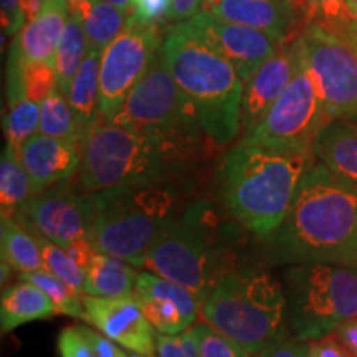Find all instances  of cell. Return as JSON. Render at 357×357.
Returning <instances> with one entry per match:
<instances>
[{
	"mask_svg": "<svg viewBox=\"0 0 357 357\" xmlns=\"http://www.w3.org/2000/svg\"><path fill=\"white\" fill-rule=\"evenodd\" d=\"M271 247L284 263H337L357 270V187L312 162L287 218L271 234Z\"/></svg>",
	"mask_w": 357,
	"mask_h": 357,
	"instance_id": "6da1fadb",
	"label": "cell"
},
{
	"mask_svg": "<svg viewBox=\"0 0 357 357\" xmlns=\"http://www.w3.org/2000/svg\"><path fill=\"white\" fill-rule=\"evenodd\" d=\"M205 131L132 129L101 119L82 141L79 185L100 192L171 182L192 166Z\"/></svg>",
	"mask_w": 357,
	"mask_h": 357,
	"instance_id": "7a4b0ae2",
	"label": "cell"
},
{
	"mask_svg": "<svg viewBox=\"0 0 357 357\" xmlns=\"http://www.w3.org/2000/svg\"><path fill=\"white\" fill-rule=\"evenodd\" d=\"M314 154L238 141L218 169L220 195L245 229L270 236L287 218L303 174Z\"/></svg>",
	"mask_w": 357,
	"mask_h": 357,
	"instance_id": "3957f363",
	"label": "cell"
},
{
	"mask_svg": "<svg viewBox=\"0 0 357 357\" xmlns=\"http://www.w3.org/2000/svg\"><path fill=\"white\" fill-rule=\"evenodd\" d=\"M164 61L197 109L200 124L215 146H225L240 132L243 82L225 56L187 22H177L164 35Z\"/></svg>",
	"mask_w": 357,
	"mask_h": 357,
	"instance_id": "277c9868",
	"label": "cell"
},
{
	"mask_svg": "<svg viewBox=\"0 0 357 357\" xmlns=\"http://www.w3.org/2000/svg\"><path fill=\"white\" fill-rule=\"evenodd\" d=\"M200 316L250 356H260L287 336L284 291L270 273L253 268H238L218 276L200 303Z\"/></svg>",
	"mask_w": 357,
	"mask_h": 357,
	"instance_id": "5b68a950",
	"label": "cell"
},
{
	"mask_svg": "<svg viewBox=\"0 0 357 357\" xmlns=\"http://www.w3.org/2000/svg\"><path fill=\"white\" fill-rule=\"evenodd\" d=\"M93 195L96 213L89 242L96 252L144 268L155 238L177 215L172 187L169 182L124 185Z\"/></svg>",
	"mask_w": 357,
	"mask_h": 357,
	"instance_id": "8992f818",
	"label": "cell"
},
{
	"mask_svg": "<svg viewBox=\"0 0 357 357\" xmlns=\"http://www.w3.org/2000/svg\"><path fill=\"white\" fill-rule=\"evenodd\" d=\"M287 314L300 341L329 336L357 318V270L337 263H294L284 273Z\"/></svg>",
	"mask_w": 357,
	"mask_h": 357,
	"instance_id": "52a82bcc",
	"label": "cell"
},
{
	"mask_svg": "<svg viewBox=\"0 0 357 357\" xmlns=\"http://www.w3.org/2000/svg\"><path fill=\"white\" fill-rule=\"evenodd\" d=\"M217 257L212 212L205 200H195L164 227L147 253L144 268L190 289L200 306L220 276Z\"/></svg>",
	"mask_w": 357,
	"mask_h": 357,
	"instance_id": "ba28073f",
	"label": "cell"
},
{
	"mask_svg": "<svg viewBox=\"0 0 357 357\" xmlns=\"http://www.w3.org/2000/svg\"><path fill=\"white\" fill-rule=\"evenodd\" d=\"M328 119L318 86L301 55L300 65L283 95L252 131L242 134L240 141L291 153L312 154L316 134Z\"/></svg>",
	"mask_w": 357,
	"mask_h": 357,
	"instance_id": "9c48e42d",
	"label": "cell"
},
{
	"mask_svg": "<svg viewBox=\"0 0 357 357\" xmlns=\"http://www.w3.org/2000/svg\"><path fill=\"white\" fill-rule=\"evenodd\" d=\"M105 121L132 129L204 131L194 102L178 86L160 52L121 108Z\"/></svg>",
	"mask_w": 357,
	"mask_h": 357,
	"instance_id": "30bf717a",
	"label": "cell"
},
{
	"mask_svg": "<svg viewBox=\"0 0 357 357\" xmlns=\"http://www.w3.org/2000/svg\"><path fill=\"white\" fill-rule=\"evenodd\" d=\"M164 37L159 24L129 15L123 32L102 50L100 66L101 119L121 108L132 88L144 78L158 58Z\"/></svg>",
	"mask_w": 357,
	"mask_h": 357,
	"instance_id": "8fae6325",
	"label": "cell"
},
{
	"mask_svg": "<svg viewBox=\"0 0 357 357\" xmlns=\"http://www.w3.org/2000/svg\"><path fill=\"white\" fill-rule=\"evenodd\" d=\"M300 47L326 116L351 118L357 108V53L339 35L318 24L303 26Z\"/></svg>",
	"mask_w": 357,
	"mask_h": 357,
	"instance_id": "7c38bea8",
	"label": "cell"
},
{
	"mask_svg": "<svg viewBox=\"0 0 357 357\" xmlns=\"http://www.w3.org/2000/svg\"><path fill=\"white\" fill-rule=\"evenodd\" d=\"M95 213L93 194L53 187L35 194L19 213V218L45 238L66 248L78 240L91 238Z\"/></svg>",
	"mask_w": 357,
	"mask_h": 357,
	"instance_id": "4fadbf2b",
	"label": "cell"
},
{
	"mask_svg": "<svg viewBox=\"0 0 357 357\" xmlns=\"http://www.w3.org/2000/svg\"><path fill=\"white\" fill-rule=\"evenodd\" d=\"M185 22L230 61L243 83L284 43L263 30L220 20L205 10Z\"/></svg>",
	"mask_w": 357,
	"mask_h": 357,
	"instance_id": "5bb4252c",
	"label": "cell"
},
{
	"mask_svg": "<svg viewBox=\"0 0 357 357\" xmlns=\"http://www.w3.org/2000/svg\"><path fill=\"white\" fill-rule=\"evenodd\" d=\"M83 303L88 311V323L119 346L144 357L158 352V333L134 296L96 298L84 294Z\"/></svg>",
	"mask_w": 357,
	"mask_h": 357,
	"instance_id": "9a60e30c",
	"label": "cell"
},
{
	"mask_svg": "<svg viewBox=\"0 0 357 357\" xmlns=\"http://www.w3.org/2000/svg\"><path fill=\"white\" fill-rule=\"evenodd\" d=\"M301 61L300 35L281 43L275 55L258 68L243 83L242 108H240V132L252 131L265 118L276 100L283 95Z\"/></svg>",
	"mask_w": 357,
	"mask_h": 357,
	"instance_id": "2e32d148",
	"label": "cell"
},
{
	"mask_svg": "<svg viewBox=\"0 0 357 357\" xmlns=\"http://www.w3.org/2000/svg\"><path fill=\"white\" fill-rule=\"evenodd\" d=\"M134 298L160 334L185 331L195 324L200 314L199 301L190 289L149 271L137 276Z\"/></svg>",
	"mask_w": 357,
	"mask_h": 357,
	"instance_id": "e0dca14e",
	"label": "cell"
},
{
	"mask_svg": "<svg viewBox=\"0 0 357 357\" xmlns=\"http://www.w3.org/2000/svg\"><path fill=\"white\" fill-rule=\"evenodd\" d=\"M204 10L231 24L253 26L281 42L301 33V19L291 0H205Z\"/></svg>",
	"mask_w": 357,
	"mask_h": 357,
	"instance_id": "ac0fdd59",
	"label": "cell"
},
{
	"mask_svg": "<svg viewBox=\"0 0 357 357\" xmlns=\"http://www.w3.org/2000/svg\"><path fill=\"white\" fill-rule=\"evenodd\" d=\"M20 162L29 172L33 195L70 181L82 166V142L33 134L22 146Z\"/></svg>",
	"mask_w": 357,
	"mask_h": 357,
	"instance_id": "d6986e66",
	"label": "cell"
},
{
	"mask_svg": "<svg viewBox=\"0 0 357 357\" xmlns=\"http://www.w3.org/2000/svg\"><path fill=\"white\" fill-rule=\"evenodd\" d=\"M68 19V0H43L37 15L13 37L8 58L17 60L22 66L53 63Z\"/></svg>",
	"mask_w": 357,
	"mask_h": 357,
	"instance_id": "ffe728a7",
	"label": "cell"
},
{
	"mask_svg": "<svg viewBox=\"0 0 357 357\" xmlns=\"http://www.w3.org/2000/svg\"><path fill=\"white\" fill-rule=\"evenodd\" d=\"M7 101L8 109L3 116L6 149L20 159L22 146L38 132L40 102L29 98L24 84V70L13 58L7 60Z\"/></svg>",
	"mask_w": 357,
	"mask_h": 357,
	"instance_id": "44dd1931",
	"label": "cell"
},
{
	"mask_svg": "<svg viewBox=\"0 0 357 357\" xmlns=\"http://www.w3.org/2000/svg\"><path fill=\"white\" fill-rule=\"evenodd\" d=\"M312 154L337 177L357 187V124L352 119H328L316 134Z\"/></svg>",
	"mask_w": 357,
	"mask_h": 357,
	"instance_id": "7402d4cb",
	"label": "cell"
},
{
	"mask_svg": "<svg viewBox=\"0 0 357 357\" xmlns=\"http://www.w3.org/2000/svg\"><path fill=\"white\" fill-rule=\"evenodd\" d=\"M102 52L89 48L83 63L71 79L66 100L73 109L82 132V141L95 124L101 121L100 108V66Z\"/></svg>",
	"mask_w": 357,
	"mask_h": 357,
	"instance_id": "603a6c76",
	"label": "cell"
},
{
	"mask_svg": "<svg viewBox=\"0 0 357 357\" xmlns=\"http://www.w3.org/2000/svg\"><path fill=\"white\" fill-rule=\"evenodd\" d=\"M53 314H56V307L52 298L32 281L22 280L20 283L3 289L0 300L2 333H8L32 321L52 318Z\"/></svg>",
	"mask_w": 357,
	"mask_h": 357,
	"instance_id": "cb8c5ba5",
	"label": "cell"
},
{
	"mask_svg": "<svg viewBox=\"0 0 357 357\" xmlns=\"http://www.w3.org/2000/svg\"><path fill=\"white\" fill-rule=\"evenodd\" d=\"M131 263L96 252L86 270L83 294L96 298H131L136 291L137 273Z\"/></svg>",
	"mask_w": 357,
	"mask_h": 357,
	"instance_id": "d4e9b609",
	"label": "cell"
},
{
	"mask_svg": "<svg viewBox=\"0 0 357 357\" xmlns=\"http://www.w3.org/2000/svg\"><path fill=\"white\" fill-rule=\"evenodd\" d=\"M70 13L82 22L89 48L102 52L123 32L131 12L111 6L105 0H68Z\"/></svg>",
	"mask_w": 357,
	"mask_h": 357,
	"instance_id": "484cf974",
	"label": "cell"
},
{
	"mask_svg": "<svg viewBox=\"0 0 357 357\" xmlns=\"http://www.w3.org/2000/svg\"><path fill=\"white\" fill-rule=\"evenodd\" d=\"M0 250L2 261L20 275L45 270L42 250L33 230L13 217L0 222Z\"/></svg>",
	"mask_w": 357,
	"mask_h": 357,
	"instance_id": "4316f807",
	"label": "cell"
},
{
	"mask_svg": "<svg viewBox=\"0 0 357 357\" xmlns=\"http://www.w3.org/2000/svg\"><path fill=\"white\" fill-rule=\"evenodd\" d=\"M33 197L29 172L19 158L3 149L0 159V212L2 218L19 215Z\"/></svg>",
	"mask_w": 357,
	"mask_h": 357,
	"instance_id": "83f0119b",
	"label": "cell"
},
{
	"mask_svg": "<svg viewBox=\"0 0 357 357\" xmlns=\"http://www.w3.org/2000/svg\"><path fill=\"white\" fill-rule=\"evenodd\" d=\"M88 50L89 43L86 33H84L82 26V22L70 13V19L66 22L63 35H61L60 42H58L55 60H53L58 88L65 95L68 91L71 79L77 75L79 65L83 63Z\"/></svg>",
	"mask_w": 357,
	"mask_h": 357,
	"instance_id": "f1b7e54d",
	"label": "cell"
},
{
	"mask_svg": "<svg viewBox=\"0 0 357 357\" xmlns=\"http://www.w3.org/2000/svg\"><path fill=\"white\" fill-rule=\"evenodd\" d=\"M38 132L66 141L82 142V132L68 100L60 88H55L40 102Z\"/></svg>",
	"mask_w": 357,
	"mask_h": 357,
	"instance_id": "f546056e",
	"label": "cell"
},
{
	"mask_svg": "<svg viewBox=\"0 0 357 357\" xmlns=\"http://www.w3.org/2000/svg\"><path fill=\"white\" fill-rule=\"evenodd\" d=\"M22 280L32 281L38 288H42L48 296L52 298L53 305L56 307V314L71 316L82 321H88V311L84 307L82 294L71 289L65 281H61L58 276L50 273L48 270H38L32 273L20 275Z\"/></svg>",
	"mask_w": 357,
	"mask_h": 357,
	"instance_id": "4dcf8cb0",
	"label": "cell"
},
{
	"mask_svg": "<svg viewBox=\"0 0 357 357\" xmlns=\"http://www.w3.org/2000/svg\"><path fill=\"white\" fill-rule=\"evenodd\" d=\"M33 234L38 240L40 250H42L45 270H48L50 273L58 276L61 281H65L71 289L83 294L86 271L82 270V268L77 265V261L68 255V252H66L63 247H58L56 243L45 238V236L40 235L38 231L33 230Z\"/></svg>",
	"mask_w": 357,
	"mask_h": 357,
	"instance_id": "1f68e13d",
	"label": "cell"
},
{
	"mask_svg": "<svg viewBox=\"0 0 357 357\" xmlns=\"http://www.w3.org/2000/svg\"><path fill=\"white\" fill-rule=\"evenodd\" d=\"M296 10L300 13L301 29L307 24H318L328 30H334L344 22L354 19L346 0H298Z\"/></svg>",
	"mask_w": 357,
	"mask_h": 357,
	"instance_id": "d6a6232c",
	"label": "cell"
},
{
	"mask_svg": "<svg viewBox=\"0 0 357 357\" xmlns=\"http://www.w3.org/2000/svg\"><path fill=\"white\" fill-rule=\"evenodd\" d=\"M192 328L197 336L200 357H250L238 342L218 333L211 324H194Z\"/></svg>",
	"mask_w": 357,
	"mask_h": 357,
	"instance_id": "836d02e7",
	"label": "cell"
},
{
	"mask_svg": "<svg viewBox=\"0 0 357 357\" xmlns=\"http://www.w3.org/2000/svg\"><path fill=\"white\" fill-rule=\"evenodd\" d=\"M24 70V84L29 98L42 102L53 89L58 88L56 73L53 63H32L22 66Z\"/></svg>",
	"mask_w": 357,
	"mask_h": 357,
	"instance_id": "e575fe53",
	"label": "cell"
},
{
	"mask_svg": "<svg viewBox=\"0 0 357 357\" xmlns=\"http://www.w3.org/2000/svg\"><path fill=\"white\" fill-rule=\"evenodd\" d=\"M159 357H200L194 328L178 334H158Z\"/></svg>",
	"mask_w": 357,
	"mask_h": 357,
	"instance_id": "d590c367",
	"label": "cell"
},
{
	"mask_svg": "<svg viewBox=\"0 0 357 357\" xmlns=\"http://www.w3.org/2000/svg\"><path fill=\"white\" fill-rule=\"evenodd\" d=\"M58 351L61 357H98L83 326H68L58 336Z\"/></svg>",
	"mask_w": 357,
	"mask_h": 357,
	"instance_id": "8d00e7d4",
	"label": "cell"
},
{
	"mask_svg": "<svg viewBox=\"0 0 357 357\" xmlns=\"http://www.w3.org/2000/svg\"><path fill=\"white\" fill-rule=\"evenodd\" d=\"M307 349H310V357H354L336 333L307 341Z\"/></svg>",
	"mask_w": 357,
	"mask_h": 357,
	"instance_id": "74e56055",
	"label": "cell"
},
{
	"mask_svg": "<svg viewBox=\"0 0 357 357\" xmlns=\"http://www.w3.org/2000/svg\"><path fill=\"white\" fill-rule=\"evenodd\" d=\"M169 8L171 0H134L132 15L144 22L159 24L160 20H169Z\"/></svg>",
	"mask_w": 357,
	"mask_h": 357,
	"instance_id": "f35d334b",
	"label": "cell"
},
{
	"mask_svg": "<svg viewBox=\"0 0 357 357\" xmlns=\"http://www.w3.org/2000/svg\"><path fill=\"white\" fill-rule=\"evenodd\" d=\"M257 357H310L307 342L300 339H288L287 336L278 339L266 347L260 356Z\"/></svg>",
	"mask_w": 357,
	"mask_h": 357,
	"instance_id": "ab89813d",
	"label": "cell"
},
{
	"mask_svg": "<svg viewBox=\"0 0 357 357\" xmlns=\"http://www.w3.org/2000/svg\"><path fill=\"white\" fill-rule=\"evenodd\" d=\"M2 8V32L7 37H15L25 26V19L20 12V0H0Z\"/></svg>",
	"mask_w": 357,
	"mask_h": 357,
	"instance_id": "60d3db41",
	"label": "cell"
},
{
	"mask_svg": "<svg viewBox=\"0 0 357 357\" xmlns=\"http://www.w3.org/2000/svg\"><path fill=\"white\" fill-rule=\"evenodd\" d=\"M205 0H171L169 20L185 22L204 10Z\"/></svg>",
	"mask_w": 357,
	"mask_h": 357,
	"instance_id": "b9f144b4",
	"label": "cell"
},
{
	"mask_svg": "<svg viewBox=\"0 0 357 357\" xmlns=\"http://www.w3.org/2000/svg\"><path fill=\"white\" fill-rule=\"evenodd\" d=\"M83 329L98 357H121L124 354V351H121L114 344L113 339L105 336V334L93 331V329L86 328V326H83Z\"/></svg>",
	"mask_w": 357,
	"mask_h": 357,
	"instance_id": "7bdbcfd3",
	"label": "cell"
},
{
	"mask_svg": "<svg viewBox=\"0 0 357 357\" xmlns=\"http://www.w3.org/2000/svg\"><path fill=\"white\" fill-rule=\"evenodd\" d=\"M68 252V255L77 261V265L82 268V270L86 271L89 263H91L93 257H95L96 250L93 247V243L89 240H78V242L71 243L70 247L65 248Z\"/></svg>",
	"mask_w": 357,
	"mask_h": 357,
	"instance_id": "ee69618b",
	"label": "cell"
},
{
	"mask_svg": "<svg viewBox=\"0 0 357 357\" xmlns=\"http://www.w3.org/2000/svg\"><path fill=\"white\" fill-rule=\"evenodd\" d=\"M337 337L344 342V346L357 357V318L346 321L336 329Z\"/></svg>",
	"mask_w": 357,
	"mask_h": 357,
	"instance_id": "f6af8a7d",
	"label": "cell"
},
{
	"mask_svg": "<svg viewBox=\"0 0 357 357\" xmlns=\"http://www.w3.org/2000/svg\"><path fill=\"white\" fill-rule=\"evenodd\" d=\"M331 32L339 35V37L344 40V42L349 43L352 50L357 53V19L356 17L354 19L344 22L342 25H339L337 29L331 30Z\"/></svg>",
	"mask_w": 357,
	"mask_h": 357,
	"instance_id": "bcb514c9",
	"label": "cell"
},
{
	"mask_svg": "<svg viewBox=\"0 0 357 357\" xmlns=\"http://www.w3.org/2000/svg\"><path fill=\"white\" fill-rule=\"evenodd\" d=\"M42 3L43 0H20V12L22 15H24L25 24L37 15L40 7H42Z\"/></svg>",
	"mask_w": 357,
	"mask_h": 357,
	"instance_id": "7dc6e473",
	"label": "cell"
},
{
	"mask_svg": "<svg viewBox=\"0 0 357 357\" xmlns=\"http://www.w3.org/2000/svg\"><path fill=\"white\" fill-rule=\"evenodd\" d=\"M105 2H108L111 6L121 8V10H126V12H132L134 8V0H105Z\"/></svg>",
	"mask_w": 357,
	"mask_h": 357,
	"instance_id": "c3c4849f",
	"label": "cell"
},
{
	"mask_svg": "<svg viewBox=\"0 0 357 357\" xmlns=\"http://www.w3.org/2000/svg\"><path fill=\"white\" fill-rule=\"evenodd\" d=\"M346 3H347V8H349V12L357 19V0H346Z\"/></svg>",
	"mask_w": 357,
	"mask_h": 357,
	"instance_id": "681fc988",
	"label": "cell"
},
{
	"mask_svg": "<svg viewBox=\"0 0 357 357\" xmlns=\"http://www.w3.org/2000/svg\"><path fill=\"white\" fill-rule=\"evenodd\" d=\"M349 119H352V121H354L356 124H357V108H356V111H354V113H352V116H351V118Z\"/></svg>",
	"mask_w": 357,
	"mask_h": 357,
	"instance_id": "f907efd6",
	"label": "cell"
},
{
	"mask_svg": "<svg viewBox=\"0 0 357 357\" xmlns=\"http://www.w3.org/2000/svg\"><path fill=\"white\" fill-rule=\"evenodd\" d=\"M121 357H139V354H137V356H131V354H128V352H124V354H123Z\"/></svg>",
	"mask_w": 357,
	"mask_h": 357,
	"instance_id": "816d5d0a",
	"label": "cell"
},
{
	"mask_svg": "<svg viewBox=\"0 0 357 357\" xmlns=\"http://www.w3.org/2000/svg\"><path fill=\"white\" fill-rule=\"evenodd\" d=\"M291 2L294 3V7H296V3H298V0H291Z\"/></svg>",
	"mask_w": 357,
	"mask_h": 357,
	"instance_id": "f5cc1de1",
	"label": "cell"
},
{
	"mask_svg": "<svg viewBox=\"0 0 357 357\" xmlns=\"http://www.w3.org/2000/svg\"><path fill=\"white\" fill-rule=\"evenodd\" d=\"M149 357H154V356H149Z\"/></svg>",
	"mask_w": 357,
	"mask_h": 357,
	"instance_id": "db71d44e",
	"label": "cell"
}]
</instances>
